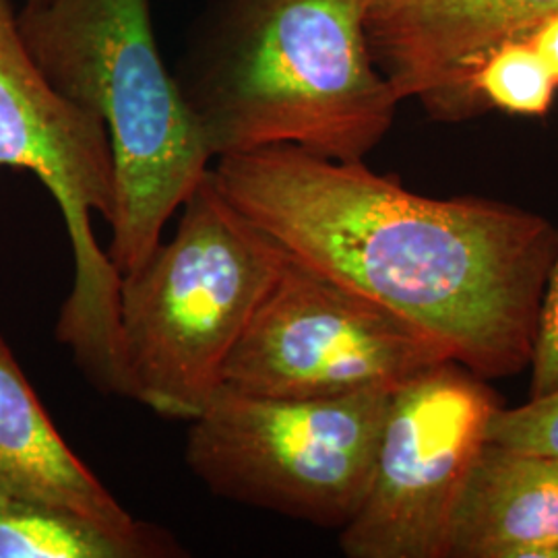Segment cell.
Segmentation results:
<instances>
[{
    "label": "cell",
    "mask_w": 558,
    "mask_h": 558,
    "mask_svg": "<svg viewBox=\"0 0 558 558\" xmlns=\"http://www.w3.org/2000/svg\"><path fill=\"white\" fill-rule=\"evenodd\" d=\"M180 209L174 239L120 276L119 352L126 398L191 422L223 385L286 253L240 216L211 172Z\"/></svg>",
    "instance_id": "277c9868"
},
{
    "label": "cell",
    "mask_w": 558,
    "mask_h": 558,
    "mask_svg": "<svg viewBox=\"0 0 558 558\" xmlns=\"http://www.w3.org/2000/svg\"><path fill=\"white\" fill-rule=\"evenodd\" d=\"M0 168L27 170L57 201L75 279L57 320L85 377L124 396L119 352V271L94 234L117 209V168L104 120L62 96L21 36L13 0H0Z\"/></svg>",
    "instance_id": "8992f818"
},
{
    "label": "cell",
    "mask_w": 558,
    "mask_h": 558,
    "mask_svg": "<svg viewBox=\"0 0 558 558\" xmlns=\"http://www.w3.org/2000/svg\"><path fill=\"white\" fill-rule=\"evenodd\" d=\"M366 0H211L174 80L211 160L271 145L364 160L399 98L366 40Z\"/></svg>",
    "instance_id": "7a4b0ae2"
},
{
    "label": "cell",
    "mask_w": 558,
    "mask_h": 558,
    "mask_svg": "<svg viewBox=\"0 0 558 558\" xmlns=\"http://www.w3.org/2000/svg\"><path fill=\"white\" fill-rule=\"evenodd\" d=\"M449 558H558V459L486 440L451 519Z\"/></svg>",
    "instance_id": "8fae6325"
},
{
    "label": "cell",
    "mask_w": 558,
    "mask_h": 558,
    "mask_svg": "<svg viewBox=\"0 0 558 558\" xmlns=\"http://www.w3.org/2000/svg\"><path fill=\"white\" fill-rule=\"evenodd\" d=\"M558 13V0H366L371 57L399 101L439 122L488 112L474 75L505 41L525 40Z\"/></svg>",
    "instance_id": "9c48e42d"
},
{
    "label": "cell",
    "mask_w": 558,
    "mask_h": 558,
    "mask_svg": "<svg viewBox=\"0 0 558 558\" xmlns=\"http://www.w3.org/2000/svg\"><path fill=\"white\" fill-rule=\"evenodd\" d=\"M221 195L279 248L437 339L482 379L530 368L557 228L484 197L437 199L296 145L223 156Z\"/></svg>",
    "instance_id": "6da1fadb"
},
{
    "label": "cell",
    "mask_w": 558,
    "mask_h": 558,
    "mask_svg": "<svg viewBox=\"0 0 558 558\" xmlns=\"http://www.w3.org/2000/svg\"><path fill=\"white\" fill-rule=\"evenodd\" d=\"M391 393L265 398L221 385L191 420L186 465L216 497L343 530L368 493Z\"/></svg>",
    "instance_id": "5b68a950"
},
{
    "label": "cell",
    "mask_w": 558,
    "mask_h": 558,
    "mask_svg": "<svg viewBox=\"0 0 558 558\" xmlns=\"http://www.w3.org/2000/svg\"><path fill=\"white\" fill-rule=\"evenodd\" d=\"M0 558H137L80 519L0 493Z\"/></svg>",
    "instance_id": "7c38bea8"
},
{
    "label": "cell",
    "mask_w": 558,
    "mask_h": 558,
    "mask_svg": "<svg viewBox=\"0 0 558 558\" xmlns=\"http://www.w3.org/2000/svg\"><path fill=\"white\" fill-rule=\"evenodd\" d=\"M500 398L456 360L393 389L368 493L339 530L350 558H449L459 495Z\"/></svg>",
    "instance_id": "ba28073f"
},
{
    "label": "cell",
    "mask_w": 558,
    "mask_h": 558,
    "mask_svg": "<svg viewBox=\"0 0 558 558\" xmlns=\"http://www.w3.org/2000/svg\"><path fill=\"white\" fill-rule=\"evenodd\" d=\"M486 440L558 459V389L511 410L500 405L488 422Z\"/></svg>",
    "instance_id": "5bb4252c"
},
{
    "label": "cell",
    "mask_w": 558,
    "mask_h": 558,
    "mask_svg": "<svg viewBox=\"0 0 558 558\" xmlns=\"http://www.w3.org/2000/svg\"><path fill=\"white\" fill-rule=\"evenodd\" d=\"M474 85L488 110L539 119L555 104L558 83L527 40L505 41L480 64Z\"/></svg>",
    "instance_id": "4fadbf2b"
},
{
    "label": "cell",
    "mask_w": 558,
    "mask_h": 558,
    "mask_svg": "<svg viewBox=\"0 0 558 558\" xmlns=\"http://www.w3.org/2000/svg\"><path fill=\"white\" fill-rule=\"evenodd\" d=\"M17 23L48 81L108 129L117 209L106 253L124 276L154 253L211 161L161 59L149 0L25 2Z\"/></svg>",
    "instance_id": "3957f363"
},
{
    "label": "cell",
    "mask_w": 558,
    "mask_h": 558,
    "mask_svg": "<svg viewBox=\"0 0 558 558\" xmlns=\"http://www.w3.org/2000/svg\"><path fill=\"white\" fill-rule=\"evenodd\" d=\"M530 368V398H538L558 389V228L557 251L548 269L546 288L539 304L538 327Z\"/></svg>",
    "instance_id": "9a60e30c"
},
{
    "label": "cell",
    "mask_w": 558,
    "mask_h": 558,
    "mask_svg": "<svg viewBox=\"0 0 558 558\" xmlns=\"http://www.w3.org/2000/svg\"><path fill=\"white\" fill-rule=\"evenodd\" d=\"M525 40L536 48L558 83V13L538 25Z\"/></svg>",
    "instance_id": "2e32d148"
},
{
    "label": "cell",
    "mask_w": 558,
    "mask_h": 558,
    "mask_svg": "<svg viewBox=\"0 0 558 558\" xmlns=\"http://www.w3.org/2000/svg\"><path fill=\"white\" fill-rule=\"evenodd\" d=\"M0 493L98 527L137 558L179 557L177 539L133 518L60 437L0 338Z\"/></svg>",
    "instance_id": "30bf717a"
},
{
    "label": "cell",
    "mask_w": 558,
    "mask_h": 558,
    "mask_svg": "<svg viewBox=\"0 0 558 558\" xmlns=\"http://www.w3.org/2000/svg\"><path fill=\"white\" fill-rule=\"evenodd\" d=\"M447 356L439 341L375 300L286 255L223 368V385L265 398L393 391Z\"/></svg>",
    "instance_id": "52a82bcc"
},
{
    "label": "cell",
    "mask_w": 558,
    "mask_h": 558,
    "mask_svg": "<svg viewBox=\"0 0 558 558\" xmlns=\"http://www.w3.org/2000/svg\"><path fill=\"white\" fill-rule=\"evenodd\" d=\"M27 4H40V2H46V0H25Z\"/></svg>",
    "instance_id": "e0dca14e"
}]
</instances>
